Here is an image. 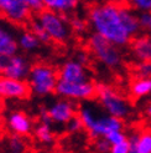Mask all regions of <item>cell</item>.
Segmentation results:
<instances>
[{
    "instance_id": "cell-1",
    "label": "cell",
    "mask_w": 151,
    "mask_h": 153,
    "mask_svg": "<svg viewBox=\"0 0 151 153\" xmlns=\"http://www.w3.org/2000/svg\"><path fill=\"white\" fill-rule=\"evenodd\" d=\"M87 21L94 34L103 36L119 48L128 46L134 39L124 25L122 5L117 3L93 5L88 11Z\"/></svg>"
},
{
    "instance_id": "cell-2",
    "label": "cell",
    "mask_w": 151,
    "mask_h": 153,
    "mask_svg": "<svg viewBox=\"0 0 151 153\" xmlns=\"http://www.w3.org/2000/svg\"><path fill=\"white\" fill-rule=\"evenodd\" d=\"M78 117L82 121L83 129L92 140L105 137L111 131L124 129V121L107 113L99 105L86 101L78 107Z\"/></svg>"
},
{
    "instance_id": "cell-3",
    "label": "cell",
    "mask_w": 151,
    "mask_h": 153,
    "mask_svg": "<svg viewBox=\"0 0 151 153\" xmlns=\"http://www.w3.org/2000/svg\"><path fill=\"white\" fill-rule=\"evenodd\" d=\"M34 19L46 33L51 42L59 45L66 44L71 40L72 35L74 34L71 26V21L65 14L43 9L40 13H36V16Z\"/></svg>"
},
{
    "instance_id": "cell-4",
    "label": "cell",
    "mask_w": 151,
    "mask_h": 153,
    "mask_svg": "<svg viewBox=\"0 0 151 153\" xmlns=\"http://www.w3.org/2000/svg\"><path fill=\"white\" fill-rule=\"evenodd\" d=\"M58 80V70L46 62H36L31 65L26 79L31 94L39 97H46L56 94Z\"/></svg>"
},
{
    "instance_id": "cell-5",
    "label": "cell",
    "mask_w": 151,
    "mask_h": 153,
    "mask_svg": "<svg viewBox=\"0 0 151 153\" xmlns=\"http://www.w3.org/2000/svg\"><path fill=\"white\" fill-rule=\"evenodd\" d=\"M95 97L98 100V105L111 116L118 117L123 121L133 116L134 108L131 102L114 87L104 85V83L98 85Z\"/></svg>"
},
{
    "instance_id": "cell-6",
    "label": "cell",
    "mask_w": 151,
    "mask_h": 153,
    "mask_svg": "<svg viewBox=\"0 0 151 153\" xmlns=\"http://www.w3.org/2000/svg\"><path fill=\"white\" fill-rule=\"evenodd\" d=\"M88 49L94 59L109 70H118L123 65V53L120 48L98 34L88 37Z\"/></svg>"
},
{
    "instance_id": "cell-7",
    "label": "cell",
    "mask_w": 151,
    "mask_h": 153,
    "mask_svg": "<svg viewBox=\"0 0 151 153\" xmlns=\"http://www.w3.org/2000/svg\"><path fill=\"white\" fill-rule=\"evenodd\" d=\"M78 114V107L74 101L59 97L51 102L46 108L41 110V120L47 121L52 126H65L72 117Z\"/></svg>"
},
{
    "instance_id": "cell-8",
    "label": "cell",
    "mask_w": 151,
    "mask_h": 153,
    "mask_svg": "<svg viewBox=\"0 0 151 153\" xmlns=\"http://www.w3.org/2000/svg\"><path fill=\"white\" fill-rule=\"evenodd\" d=\"M56 95L58 97L68 98L74 102L90 101L97 95V85L92 80L71 82L58 80L56 87Z\"/></svg>"
},
{
    "instance_id": "cell-9",
    "label": "cell",
    "mask_w": 151,
    "mask_h": 153,
    "mask_svg": "<svg viewBox=\"0 0 151 153\" xmlns=\"http://www.w3.org/2000/svg\"><path fill=\"white\" fill-rule=\"evenodd\" d=\"M31 90L26 80H18L6 75H0V100H25Z\"/></svg>"
},
{
    "instance_id": "cell-10",
    "label": "cell",
    "mask_w": 151,
    "mask_h": 153,
    "mask_svg": "<svg viewBox=\"0 0 151 153\" xmlns=\"http://www.w3.org/2000/svg\"><path fill=\"white\" fill-rule=\"evenodd\" d=\"M0 14L14 25H24L31 18V10L24 0H0Z\"/></svg>"
},
{
    "instance_id": "cell-11",
    "label": "cell",
    "mask_w": 151,
    "mask_h": 153,
    "mask_svg": "<svg viewBox=\"0 0 151 153\" xmlns=\"http://www.w3.org/2000/svg\"><path fill=\"white\" fill-rule=\"evenodd\" d=\"M4 125L6 131L11 134H18L22 137H27L34 133V121L31 117L22 111H11L6 114L4 120Z\"/></svg>"
},
{
    "instance_id": "cell-12",
    "label": "cell",
    "mask_w": 151,
    "mask_h": 153,
    "mask_svg": "<svg viewBox=\"0 0 151 153\" xmlns=\"http://www.w3.org/2000/svg\"><path fill=\"white\" fill-rule=\"evenodd\" d=\"M58 77L63 81L79 82L90 80V75L86 64L81 62L77 59H70L65 61L58 70Z\"/></svg>"
},
{
    "instance_id": "cell-13",
    "label": "cell",
    "mask_w": 151,
    "mask_h": 153,
    "mask_svg": "<svg viewBox=\"0 0 151 153\" xmlns=\"http://www.w3.org/2000/svg\"><path fill=\"white\" fill-rule=\"evenodd\" d=\"M30 68H31V65H30L27 57L16 52L14 55H10L4 59L3 75L18 80H26Z\"/></svg>"
},
{
    "instance_id": "cell-14",
    "label": "cell",
    "mask_w": 151,
    "mask_h": 153,
    "mask_svg": "<svg viewBox=\"0 0 151 153\" xmlns=\"http://www.w3.org/2000/svg\"><path fill=\"white\" fill-rule=\"evenodd\" d=\"M131 57L136 61H151V35H136L129 44Z\"/></svg>"
},
{
    "instance_id": "cell-15",
    "label": "cell",
    "mask_w": 151,
    "mask_h": 153,
    "mask_svg": "<svg viewBox=\"0 0 151 153\" xmlns=\"http://www.w3.org/2000/svg\"><path fill=\"white\" fill-rule=\"evenodd\" d=\"M18 50V35L0 22V55L7 57L16 53Z\"/></svg>"
},
{
    "instance_id": "cell-16",
    "label": "cell",
    "mask_w": 151,
    "mask_h": 153,
    "mask_svg": "<svg viewBox=\"0 0 151 153\" xmlns=\"http://www.w3.org/2000/svg\"><path fill=\"white\" fill-rule=\"evenodd\" d=\"M128 137L131 153H151V128L135 131Z\"/></svg>"
},
{
    "instance_id": "cell-17",
    "label": "cell",
    "mask_w": 151,
    "mask_h": 153,
    "mask_svg": "<svg viewBox=\"0 0 151 153\" xmlns=\"http://www.w3.org/2000/svg\"><path fill=\"white\" fill-rule=\"evenodd\" d=\"M34 136L35 140L39 142L41 146L45 147H51L55 143L56 137H55V129L50 122L41 120L40 123H37L34 128Z\"/></svg>"
},
{
    "instance_id": "cell-18",
    "label": "cell",
    "mask_w": 151,
    "mask_h": 153,
    "mask_svg": "<svg viewBox=\"0 0 151 153\" xmlns=\"http://www.w3.org/2000/svg\"><path fill=\"white\" fill-rule=\"evenodd\" d=\"M18 45L21 51L26 53H34L39 51L43 44L31 30H24L18 35Z\"/></svg>"
},
{
    "instance_id": "cell-19",
    "label": "cell",
    "mask_w": 151,
    "mask_h": 153,
    "mask_svg": "<svg viewBox=\"0 0 151 153\" xmlns=\"http://www.w3.org/2000/svg\"><path fill=\"white\" fill-rule=\"evenodd\" d=\"M79 4L81 0H45V9L68 15L76 11Z\"/></svg>"
},
{
    "instance_id": "cell-20",
    "label": "cell",
    "mask_w": 151,
    "mask_h": 153,
    "mask_svg": "<svg viewBox=\"0 0 151 153\" xmlns=\"http://www.w3.org/2000/svg\"><path fill=\"white\" fill-rule=\"evenodd\" d=\"M130 94L134 98H146L151 96V77H135L130 85Z\"/></svg>"
},
{
    "instance_id": "cell-21",
    "label": "cell",
    "mask_w": 151,
    "mask_h": 153,
    "mask_svg": "<svg viewBox=\"0 0 151 153\" xmlns=\"http://www.w3.org/2000/svg\"><path fill=\"white\" fill-rule=\"evenodd\" d=\"M4 147L6 151L12 152V153H21L26 151V141L24 140L22 136L18 134H11L7 136L4 141Z\"/></svg>"
},
{
    "instance_id": "cell-22",
    "label": "cell",
    "mask_w": 151,
    "mask_h": 153,
    "mask_svg": "<svg viewBox=\"0 0 151 153\" xmlns=\"http://www.w3.org/2000/svg\"><path fill=\"white\" fill-rule=\"evenodd\" d=\"M135 77H151V61H141L134 66Z\"/></svg>"
},
{
    "instance_id": "cell-23",
    "label": "cell",
    "mask_w": 151,
    "mask_h": 153,
    "mask_svg": "<svg viewBox=\"0 0 151 153\" xmlns=\"http://www.w3.org/2000/svg\"><path fill=\"white\" fill-rule=\"evenodd\" d=\"M125 3L138 13L151 11V0H125Z\"/></svg>"
},
{
    "instance_id": "cell-24",
    "label": "cell",
    "mask_w": 151,
    "mask_h": 153,
    "mask_svg": "<svg viewBox=\"0 0 151 153\" xmlns=\"http://www.w3.org/2000/svg\"><path fill=\"white\" fill-rule=\"evenodd\" d=\"M63 128H65V131H66L67 133H70V134L79 133L82 129H83V125H82L81 118L78 117V114H77V116H74V117H72V118L63 126Z\"/></svg>"
},
{
    "instance_id": "cell-25",
    "label": "cell",
    "mask_w": 151,
    "mask_h": 153,
    "mask_svg": "<svg viewBox=\"0 0 151 153\" xmlns=\"http://www.w3.org/2000/svg\"><path fill=\"white\" fill-rule=\"evenodd\" d=\"M139 22L141 31L144 34L151 35V11L139 13Z\"/></svg>"
},
{
    "instance_id": "cell-26",
    "label": "cell",
    "mask_w": 151,
    "mask_h": 153,
    "mask_svg": "<svg viewBox=\"0 0 151 153\" xmlns=\"http://www.w3.org/2000/svg\"><path fill=\"white\" fill-rule=\"evenodd\" d=\"M93 148L97 152L100 153H108L111 152V144L109 143V141L105 138V137H100V138H95L93 140Z\"/></svg>"
},
{
    "instance_id": "cell-27",
    "label": "cell",
    "mask_w": 151,
    "mask_h": 153,
    "mask_svg": "<svg viewBox=\"0 0 151 153\" xmlns=\"http://www.w3.org/2000/svg\"><path fill=\"white\" fill-rule=\"evenodd\" d=\"M71 26L73 29V33L76 34H83L87 30V24L88 21L81 18H72L71 20Z\"/></svg>"
},
{
    "instance_id": "cell-28",
    "label": "cell",
    "mask_w": 151,
    "mask_h": 153,
    "mask_svg": "<svg viewBox=\"0 0 151 153\" xmlns=\"http://www.w3.org/2000/svg\"><path fill=\"white\" fill-rule=\"evenodd\" d=\"M24 3L27 5V7L31 13H40L45 9V0H24Z\"/></svg>"
},
{
    "instance_id": "cell-29",
    "label": "cell",
    "mask_w": 151,
    "mask_h": 153,
    "mask_svg": "<svg viewBox=\"0 0 151 153\" xmlns=\"http://www.w3.org/2000/svg\"><path fill=\"white\" fill-rule=\"evenodd\" d=\"M130 149H131V147H130V141L129 140H126V141L119 143V144H115V146L111 147L113 153H129Z\"/></svg>"
},
{
    "instance_id": "cell-30",
    "label": "cell",
    "mask_w": 151,
    "mask_h": 153,
    "mask_svg": "<svg viewBox=\"0 0 151 153\" xmlns=\"http://www.w3.org/2000/svg\"><path fill=\"white\" fill-rule=\"evenodd\" d=\"M76 59H77V60H79L81 62H83V64L88 65L89 55H88V52H86V51H78L77 53H76Z\"/></svg>"
},
{
    "instance_id": "cell-31",
    "label": "cell",
    "mask_w": 151,
    "mask_h": 153,
    "mask_svg": "<svg viewBox=\"0 0 151 153\" xmlns=\"http://www.w3.org/2000/svg\"><path fill=\"white\" fill-rule=\"evenodd\" d=\"M144 116L146 118V121L151 125V100L145 105L144 107Z\"/></svg>"
},
{
    "instance_id": "cell-32",
    "label": "cell",
    "mask_w": 151,
    "mask_h": 153,
    "mask_svg": "<svg viewBox=\"0 0 151 153\" xmlns=\"http://www.w3.org/2000/svg\"><path fill=\"white\" fill-rule=\"evenodd\" d=\"M4 56L0 55V75H3V67H4Z\"/></svg>"
},
{
    "instance_id": "cell-33",
    "label": "cell",
    "mask_w": 151,
    "mask_h": 153,
    "mask_svg": "<svg viewBox=\"0 0 151 153\" xmlns=\"http://www.w3.org/2000/svg\"><path fill=\"white\" fill-rule=\"evenodd\" d=\"M1 116H3V113H1V107H0V121H1Z\"/></svg>"
}]
</instances>
